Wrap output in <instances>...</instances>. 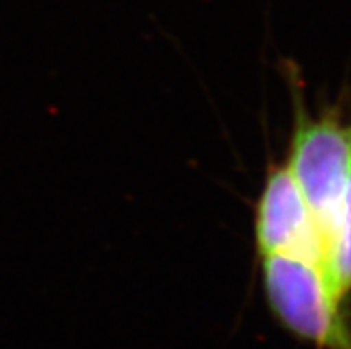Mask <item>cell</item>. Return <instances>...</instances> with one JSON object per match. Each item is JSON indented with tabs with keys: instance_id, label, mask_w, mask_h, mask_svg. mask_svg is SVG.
<instances>
[{
	"instance_id": "6da1fadb",
	"label": "cell",
	"mask_w": 351,
	"mask_h": 349,
	"mask_svg": "<svg viewBox=\"0 0 351 349\" xmlns=\"http://www.w3.org/2000/svg\"><path fill=\"white\" fill-rule=\"evenodd\" d=\"M261 261L264 296L276 323L317 349H351L344 303L330 291L317 265L282 255Z\"/></svg>"
},
{
	"instance_id": "7a4b0ae2",
	"label": "cell",
	"mask_w": 351,
	"mask_h": 349,
	"mask_svg": "<svg viewBox=\"0 0 351 349\" xmlns=\"http://www.w3.org/2000/svg\"><path fill=\"white\" fill-rule=\"evenodd\" d=\"M294 130L287 169L319 228L323 246L351 175V125L335 112L308 118L302 98L294 104Z\"/></svg>"
},
{
	"instance_id": "277c9868",
	"label": "cell",
	"mask_w": 351,
	"mask_h": 349,
	"mask_svg": "<svg viewBox=\"0 0 351 349\" xmlns=\"http://www.w3.org/2000/svg\"><path fill=\"white\" fill-rule=\"evenodd\" d=\"M321 273L341 303L351 294V175L323 246Z\"/></svg>"
},
{
	"instance_id": "3957f363",
	"label": "cell",
	"mask_w": 351,
	"mask_h": 349,
	"mask_svg": "<svg viewBox=\"0 0 351 349\" xmlns=\"http://www.w3.org/2000/svg\"><path fill=\"white\" fill-rule=\"evenodd\" d=\"M254 235L263 256H294L317 265L323 262V239L298 184L285 164H273L255 207Z\"/></svg>"
}]
</instances>
